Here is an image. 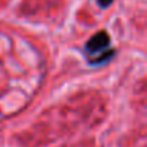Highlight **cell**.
<instances>
[{
  "instance_id": "obj_2",
  "label": "cell",
  "mask_w": 147,
  "mask_h": 147,
  "mask_svg": "<svg viewBox=\"0 0 147 147\" xmlns=\"http://www.w3.org/2000/svg\"><path fill=\"white\" fill-rule=\"evenodd\" d=\"M113 2H114V0H98V5H100L101 7H108Z\"/></svg>"
},
{
  "instance_id": "obj_1",
  "label": "cell",
  "mask_w": 147,
  "mask_h": 147,
  "mask_svg": "<svg viewBox=\"0 0 147 147\" xmlns=\"http://www.w3.org/2000/svg\"><path fill=\"white\" fill-rule=\"evenodd\" d=\"M108 45H110V36L107 35V32L101 30V32H97V33L85 43V49H87L90 53H100V52H102Z\"/></svg>"
}]
</instances>
